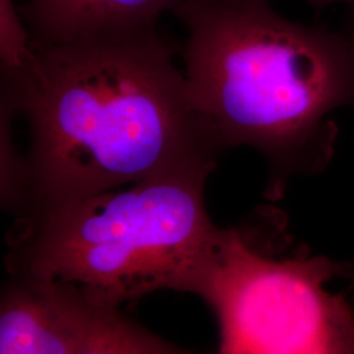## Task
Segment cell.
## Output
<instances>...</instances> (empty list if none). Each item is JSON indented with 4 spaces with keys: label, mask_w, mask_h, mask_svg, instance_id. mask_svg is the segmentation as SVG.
Here are the masks:
<instances>
[{
    "label": "cell",
    "mask_w": 354,
    "mask_h": 354,
    "mask_svg": "<svg viewBox=\"0 0 354 354\" xmlns=\"http://www.w3.org/2000/svg\"><path fill=\"white\" fill-rule=\"evenodd\" d=\"M1 102L29 127L23 215L222 153L156 26L33 48Z\"/></svg>",
    "instance_id": "cell-1"
},
{
    "label": "cell",
    "mask_w": 354,
    "mask_h": 354,
    "mask_svg": "<svg viewBox=\"0 0 354 354\" xmlns=\"http://www.w3.org/2000/svg\"><path fill=\"white\" fill-rule=\"evenodd\" d=\"M190 102L219 150L248 146L268 165L266 196L328 168L332 113L354 108V36L292 21L269 0H183Z\"/></svg>",
    "instance_id": "cell-2"
},
{
    "label": "cell",
    "mask_w": 354,
    "mask_h": 354,
    "mask_svg": "<svg viewBox=\"0 0 354 354\" xmlns=\"http://www.w3.org/2000/svg\"><path fill=\"white\" fill-rule=\"evenodd\" d=\"M215 167L177 168L24 215L10 253L13 273L114 308L153 291L194 294L221 234L205 205Z\"/></svg>",
    "instance_id": "cell-3"
},
{
    "label": "cell",
    "mask_w": 354,
    "mask_h": 354,
    "mask_svg": "<svg viewBox=\"0 0 354 354\" xmlns=\"http://www.w3.org/2000/svg\"><path fill=\"white\" fill-rule=\"evenodd\" d=\"M351 263L299 247L279 256L241 228H221L194 294L213 310L218 354H354V306L329 290Z\"/></svg>",
    "instance_id": "cell-4"
},
{
    "label": "cell",
    "mask_w": 354,
    "mask_h": 354,
    "mask_svg": "<svg viewBox=\"0 0 354 354\" xmlns=\"http://www.w3.org/2000/svg\"><path fill=\"white\" fill-rule=\"evenodd\" d=\"M79 294L16 276L1 297L0 354H73Z\"/></svg>",
    "instance_id": "cell-5"
},
{
    "label": "cell",
    "mask_w": 354,
    "mask_h": 354,
    "mask_svg": "<svg viewBox=\"0 0 354 354\" xmlns=\"http://www.w3.org/2000/svg\"><path fill=\"white\" fill-rule=\"evenodd\" d=\"M183 0H28L19 7L33 48L153 28Z\"/></svg>",
    "instance_id": "cell-6"
},
{
    "label": "cell",
    "mask_w": 354,
    "mask_h": 354,
    "mask_svg": "<svg viewBox=\"0 0 354 354\" xmlns=\"http://www.w3.org/2000/svg\"><path fill=\"white\" fill-rule=\"evenodd\" d=\"M73 354H200L183 349L122 317L118 308L79 295Z\"/></svg>",
    "instance_id": "cell-7"
},
{
    "label": "cell",
    "mask_w": 354,
    "mask_h": 354,
    "mask_svg": "<svg viewBox=\"0 0 354 354\" xmlns=\"http://www.w3.org/2000/svg\"><path fill=\"white\" fill-rule=\"evenodd\" d=\"M33 55L30 35L13 0H0L1 75L20 71Z\"/></svg>",
    "instance_id": "cell-8"
},
{
    "label": "cell",
    "mask_w": 354,
    "mask_h": 354,
    "mask_svg": "<svg viewBox=\"0 0 354 354\" xmlns=\"http://www.w3.org/2000/svg\"><path fill=\"white\" fill-rule=\"evenodd\" d=\"M306 1L317 10L324 8L330 4H336V3H342V4H348L349 7H354V0H306Z\"/></svg>",
    "instance_id": "cell-9"
},
{
    "label": "cell",
    "mask_w": 354,
    "mask_h": 354,
    "mask_svg": "<svg viewBox=\"0 0 354 354\" xmlns=\"http://www.w3.org/2000/svg\"><path fill=\"white\" fill-rule=\"evenodd\" d=\"M346 30H348L349 33H352L354 36V7H351V13H349V16H348Z\"/></svg>",
    "instance_id": "cell-10"
},
{
    "label": "cell",
    "mask_w": 354,
    "mask_h": 354,
    "mask_svg": "<svg viewBox=\"0 0 354 354\" xmlns=\"http://www.w3.org/2000/svg\"><path fill=\"white\" fill-rule=\"evenodd\" d=\"M344 279H351V281L354 283V263L353 264L351 263V266L348 268V270H346V273H345Z\"/></svg>",
    "instance_id": "cell-11"
}]
</instances>
